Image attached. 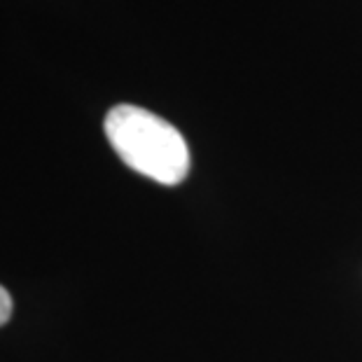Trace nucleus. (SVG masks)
Here are the masks:
<instances>
[{
	"label": "nucleus",
	"instance_id": "obj_2",
	"mask_svg": "<svg viewBox=\"0 0 362 362\" xmlns=\"http://www.w3.org/2000/svg\"><path fill=\"white\" fill-rule=\"evenodd\" d=\"M12 315V297L3 285H0V325H5Z\"/></svg>",
	"mask_w": 362,
	"mask_h": 362
},
{
	"label": "nucleus",
	"instance_id": "obj_1",
	"mask_svg": "<svg viewBox=\"0 0 362 362\" xmlns=\"http://www.w3.org/2000/svg\"><path fill=\"white\" fill-rule=\"evenodd\" d=\"M105 136L129 168L159 185H178L189 173V148L173 124L138 105H115L105 115Z\"/></svg>",
	"mask_w": 362,
	"mask_h": 362
}]
</instances>
